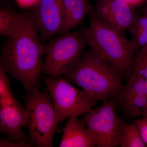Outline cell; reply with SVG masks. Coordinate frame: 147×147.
I'll list each match as a JSON object with an SVG mask.
<instances>
[{
    "label": "cell",
    "instance_id": "obj_1",
    "mask_svg": "<svg viewBox=\"0 0 147 147\" xmlns=\"http://www.w3.org/2000/svg\"><path fill=\"white\" fill-rule=\"evenodd\" d=\"M39 34L8 37L1 47L0 67L19 81L26 93L39 89L45 44Z\"/></svg>",
    "mask_w": 147,
    "mask_h": 147
},
{
    "label": "cell",
    "instance_id": "obj_2",
    "mask_svg": "<svg viewBox=\"0 0 147 147\" xmlns=\"http://www.w3.org/2000/svg\"><path fill=\"white\" fill-rule=\"evenodd\" d=\"M89 26L81 27L80 32L95 55L115 68L123 76L128 78L131 74L136 50L131 40L122 32L102 23L93 8L88 14Z\"/></svg>",
    "mask_w": 147,
    "mask_h": 147
},
{
    "label": "cell",
    "instance_id": "obj_3",
    "mask_svg": "<svg viewBox=\"0 0 147 147\" xmlns=\"http://www.w3.org/2000/svg\"><path fill=\"white\" fill-rule=\"evenodd\" d=\"M64 77L96 101L116 97L123 87L122 75L91 50H85L79 63Z\"/></svg>",
    "mask_w": 147,
    "mask_h": 147
},
{
    "label": "cell",
    "instance_id": "obj_4",
    "mask_svg": "<svg viewBox=\"0 0 147 147\" xmlns=\"http://www.w3.org/2000/svg\"><path fill=\"white\" fill-rule=\"evenodd\" d=\"M87 45L80 32L71 30L54 37L45 44L42 73L54 78L64 76L79 63Z\"/></svg>",
    "mask_w": 147,
    "mask_h": 147
},
{
    "label": "cell",
    "instance_id": "obj_5",
    "mask_svg": "<svg viewBox=\"0 0 147 147\" xmlns=\"http://www.w3.org/2000/svg\"><path fill=\"white\" fill-rule=\"evenodd\" d=\"M27 126L32 141L36 146L52 147L59 122L50 93L35 88L24 96Z\"/></svg>",
    "mask_w": 147,
    "mask_h": 147
},
{
    "label": "cell",
    "instance_id": "obj_6",
    "mask_svg": "<svg viewBox=\"0 0 147 147\" xmlns=\"http://www.w3.org/2000/svg\"><path fill=\"white\" fill-rule=\"evenodd\" d=\"M115 97L103 101L87 113L82 121L94 135L97 147L119 146L127 124L116 113Z\"/></svg>",
    "mask_w": 147,
    "mask_h": 147
},
{
    "label": "cell",
    "instance_id": "obj_7",
    "mask_svg": "<svg viewBox=\"0 0 147 147\" xmlns=\"http://www.w3.org/2000/svg\"><path fill=\"white\" fill-rule=\"evenodd\" d=\"M43 81L52 97L59 123L69 117L88 113L96 104V100L76 89L65 78L47 76L43 77Z\"/></svg>",
    "mask_w": 147,
    "mask_h": 147
},
{
    "label": "cell",
    "instance_id": "obj_8",
    "mask_svg": "<svg viewBox=\"0 0 147 147\" xmlns=\"http://www.w3.org/2000/svg\"><path fill=\"white\" fill-rule=\"evenodd\" d=\"M31 13L42 42L60 34L63 24L61 0H40Z\"/></svg>",
    "mask_w": 147,
    "mask_h": 147
},
{
    "label": "cell",
    "instance_id": "obj_9",
    "mask_svg": "<svg viewBox=\"0 0 147 147\" xmlns=\"http://www.w3.org/2000/svg\"><path fill=\"white\" fill-rule=\"evenodd\" d=\"M132 8L123 0H96L93 10L103 24L123 32L135 16Z\"/></svg>",
    "mask_w": 147,
    "mask_h": 147
},
{
    "label": "cell",
    "instance_id": "obj_10",
    "mask_svg": "<svg viewBox=\"0 0 147 147\" xmlns=\"http://www.w3.org/2000/svg\"><path fill=\"white\" fill-rule=\"evenodd\" d=\"M36 34L39 33L31 13H19L8 9H1V36L17 37Z\"/></svg>",
    "mask_w": 147,
    "mask_h": 147
},
{
    "label": "cell",
    "instance_id": "obj_11",
    "mask_svg": "<svg viewBox=\"0 0 147 147\" xmlns=\"http://www.w3.org/2000/svg\"><path fill=\"white\" fill-rule=\"evenodd\" d=\"M27 126L26 108L20 104L0 106V133L10 139L26 141V134L23 128Z\"/></svg>",
    "mask_w": 147,
    "mask_h": 147
},
{
    "label": "cell",
    "instance_id": "obj_12",
    "mask_svg": "<svg viewBox=\"0 0 147 147\" xmlns=\"http://www.w3.org/2000/svg\"><path fill=\"white\" fill-rule=\"evenodd\" d=\"M59 147H94L96 142L94 134L78 117L67 118Z\"/></svg>",
    "mask_w": 147,
    "mask_h": 147
},
{
    "label": "cell",
    "instance_id": "obj_13",
    "mask_svg": "<svg viewBox=\"0 0 147 147\" xmlns=\"http://www.w3.org/2000/svg\"><path fill=\"white\" fill-rule=\"evenodd\" d=\"M63 24L61 33L73 30L91 11L89 0H61Z\"/></svg>",
    "mask_w": 147,
    "mask_h": 147
},
{
    "label": "cell",
    "instance_id": "obj_14",
    "mask_svg": "<svg viewBox=\"0 0 147 147\" xmlns=\"http://www.w3.org/2000/svg\"><path fill=\"white\" fill-rule=\"evenodd\" d=\"M115 99L117 106L129 118L144 117L147 112V97L145 96L121 91Z\"/></svg>",
    "mask_w": 147,
    "mask_h": 147
},
{
    "label": "cell",
    "instance_id": "obj_15",
    "mask_svg": "<svg viewBox=\"0 0 147 147\" xmlns=\"http://www.w3.org/2000/svg\"><path fill=\"white\" fill-rule=\"evenodd\" d=\"M127 30L130 33L136 53L147 45V16L135 14Z\"/></svg>",
    "mask_w": 147,
    "mask_h": 147
},
{
    "label": "cell",
    "instance_id": "obj_16",
    "mask_svg": "<svg viewBox=\"0 0 147 147\" xmlns=\"http://www.w3.org/2000/svg\"><path fill=\"white\" fill-rule=\"evenodd\" d=\"M121 147H147L143 141L138 126L135 123L127 124L121 139Z\"/></svg>",
    "mask_w": 147,
    "mask_h": 147
},
{
    "label": "cell",
    "instance_id": "obj_17",
    "mask_svg": "<svg viewBox=\"0 0 147 147\" xmlns=\"http://www.w3.org/2000/svg\"><path fill=\"white\" fill-rule=\"evenodd\" d=\"M7 74L0 67V106L14 105L19 102L11 91Z\"/></svg>",
    "mask_w": 147,
    "mask_h": 147
},
{
    "label": "cell",
    "instance_id": "obj_18",
    "mask_svg": "<svg viewBox=\"0 0 147 147\" xmlns=\"http://www.w3.org/2000/svg\"><path fill=\"white\" fill-rule=\"evenodd\" d=\"M130 75L147 79V45L140 48L135 54Z\"/></svg>",
    "mask_w": 147,
    "mask_h": 147
},
{
    "label": "cell",
    "instance_id": "obj_19",
    "mask_svg": "<svg viewBox=\"0 0 147 147\" xmlns=\"http://www.w3.org/2000/svg\"><path fill=\"white\" fill-rule=\"evenodd\" d=\"M122 91L142 95L147 97V79L130 75Z\"/></svg>",
    "mask_w": 147,
    "mask_h": 147
},
{
    "label": "cell",
    "instance_id": "obj_20",
    "mask_svg": "<svg viewBox=\"0 0 147 147\" xmlns=\"http://www.w3.org/2000/svg\"><path fill=\"white\" fill-rule=\"evenodd\" d=\"M33 145L26 141H19L11 139L1 138L0 139V147H31Z\"/></svg>",
    "mask_w": 147,
    "mask_h": 147
},
{
    "label": "cell",
    "instance_id": "obj_21",
    "mask_svg": "<svg viewBox=\"0 0 147 147\" xmlns=\"http://www.w3.org/2000/svg\"><path fill=\"white\" fill-rule=\"evenodd\" d=\"M134 123L137 125L143 141L147 146V117H142L135 119Z\"/></svg>",
    "mask_w": 147,
    "mask_h": 147
},
{
    "label": "cell",
    "instance_id": "obj_22",
    "mask_svg": "<svg viewBox=\"0 0 147 147\" xmlns=\"http://www.w3.org/2000/svg\"><path fill=\"white\" fill-rule=\"evenodd\" d=\"M18 6L21 8H33L36 5L40 0H16Z\"/></svg>",
    "mask_w": 147,
    "mask_h": 147
},
{
    "label": "cell",
    "instance_id": "obj_23",
    "mask_svg": "<svg viewBox=\"0 0 147 147\" xmlns=\"http://www.w3.org/2000/svg\"><path fill=\"white\" fill-rule=\"evenodd\" d=\"M123 1L132 8L141 4L146 0H123Z\"/></svg>",
    "mask_w": 147,
    "mask_h": 147
},
{
    "label": "cell",
    "instance_id": "obj_24",
    "mask_svg": "<svg viewBox=\"0 0 147 147\" xmlns=\"http://www.w3.org/2000/svg\"><path fill=\"white\" fill-rule=\"evenodd\" d=\"M144 117H147V112L146 113H145L144 115Z\"/></svg>",
    "mask_w": 147,
    "mask_h": 147
},
{
    "label": "cell",
    "instance_id": "obj_25",
    "mask_svg": "<svg viewBox=\"0 0 147 147\" xmlns=\"http://www.w3.org/2000/svg\"><path fill=\"white\" fill-rule=\"evenodd\" d=\"M145 15H147V9L146 10V13H145Z\"/></svg>",
    "mask_w": 147,
    "mask_h": 147
}]
</instances>
